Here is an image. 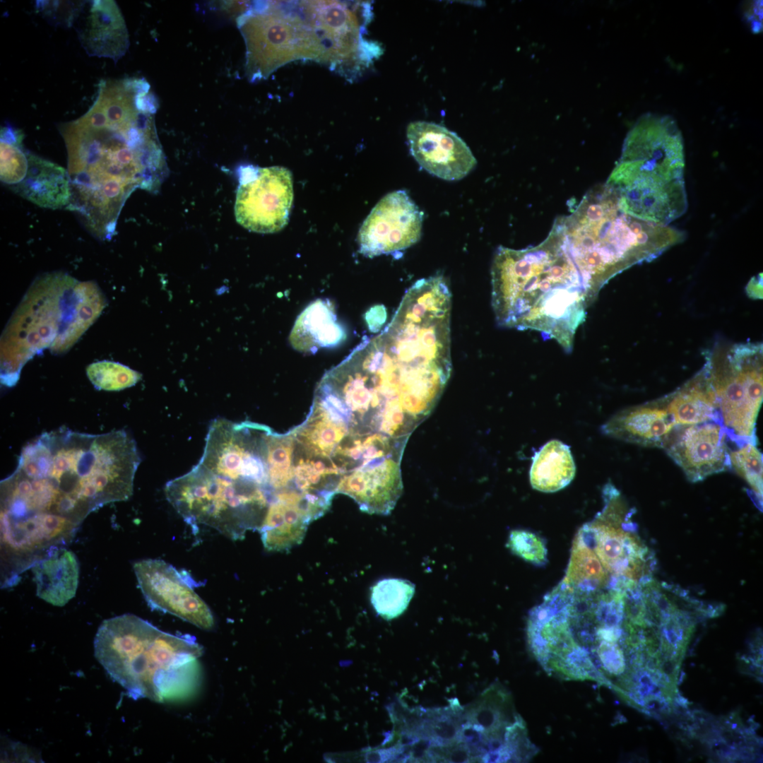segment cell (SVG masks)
I'll return each mask as SVG.
<instances>
[{
    "label": "cell",
    "instance_id": "5",
    "mask_svg": "<svg viewBox=\"0 0 763 763\" xmlns=\"http://www.w3.org/2000/svg\"><path fill=\"white\" fill-rule=\"evenodd\" d=\"M579 272L591 304L613 277L651 261L684 240V232L640 220L624 211L605 183L593 187L553 225Z\"/></svg>",
    "mask_w": 763,
    "mask_h": 763
},
{
    "label": "cell",
    "instance_id": "29",
    "mask_svg": "<svg viewBox=\"0 0 763 763\" xmlns=\"http://www.w3.org/2000/svg\"><path fill=\"white\" fill-rule=\"evenodd\" d=\"M21 134L10 127L1 131V180L13 187L25 177L28 169L27 153L21 148Z\"/></svg>",
    "mask_w": 763,
    "mask_h": 763
},
{
    "label": "cell",
    "instance_id": "34",
    "mask_svg": "<svg viewBox=\"0 0 763 763\" xmlns=\"http://www.w3.org/2000/svg\"><path fill=\"white\" fill-rule=\"evenodd\" d=\"M747 292L750 297H762V273L757 276L753 277L748 283L747 286Z\"/></svg>",
    "mask_w": 763,
    "mask_h": 763
},
{
    "label": "cell",
    "instance_id": "20",
    "mask_svg": "<svg viewBox=\"0 0 763 763\" xmlns=\"http://www.w3.org/2000/svg\"><path fill=\"white\" fill-rule=\"evenodd\" d=\"M678 426L667 408V398L624 408L601 427L605 436L645 447L663 448Z\"/></svg>",
    "mask_w": 763,
    "mask_h": 763
},
{
    "label": "cell",
    "instance_id": "9",
    "mask_svg": "<svg viewBox=\"0 0 763 763\" xmlns=\"http://www.w3.org/2000/svg\"><path fill=\"white\" fill-rule=\"evenodd\" d=\"M78 281L54 272L38 278L4 331L1 343V382L8 386L18 380L25 362L52 345L68 312Z\"/></svg>",
    "mask_w": 763,
    "mask_h": 763
},
{
    "label": "cell",
    "instance_id": "27",
    "mask_svg": "<svg viewBox=\"0 0 763 763\" xmlns=\"http://www.w3.org/2000/svg\"><path fill=\"white\" fill-rule=\"evenodd\" d=\"M575 472L576 467L569 446L553 439L534 454L530 469V482L538 491L557 492L572 482Z\"/></svg>",
    "mask_w": 763,
    "mask_h": 763
},
{
    "label": "cell",
    "instance_id": "12",
    "mask_svg": "<svg viewBox=\"0 0 763 763\" xmlns=\"http://www.w3.org/2000/svg\"><path fill=\"white\" fill-rule=\"evenodd\" d=\"M297 4L309 29L316 61L333 69L350 63L360 68L380 54L377 45L362 38L371 14L367 2H355L350 8V4L338 1Z\"/></svg>",
    "mask_w": 763,
    "mask_h": 763
},
{
    "label": "cell",
    "instance_id": "22",
    "mask_svg": "<svg viewBox=\"0 0 763 763\" xmlns=\"http://www.w3.org/2000/svg\"><path fill=\"white\" fill-rule=\"evenodd\" d=\"M666 398L668 410L677 426L721 421L716 394L704 366Z\"/></svg>",
    "mask_w": 763,
    "mask_h": 763
},
{
    "label": "cell",
    "instance_id": "19",
    "mask_svg": "<svg viewBox=\"0 0 763 763\" xmlns=\"http://www.w3.org/2000/svg\"><path fill=\"white\" fill-rule=\"evenodd\" d=\"M72 26L90 56L117 62L129 48L128 30L114 1H77Z\"/></svg>",
    "mask_w": 763,
    "mask_h": 763
},
{
    "label": "cell",
    "instance_id": "10",
    "mask_svg": "<svg viewBox=\"0 0 763 763\" xmlns=\"http://www.w3.org/2000/svg\"><path fill=\"white\" fill-rule=\"evenodd\" d=\"M762 344L739 343L714 350L704 365L729 441L757 444L756 422L763 399Z\"/></svg>",
    "mask_w": 763,
    "mask_h": 763
},
{
    "label": "cell",
    "instance_id": "24",
    "mask_svg": "<svg viewBox=\"0 0 763 763\" xmlns=\"http://www.w3.org/2000/svg\"><path fill=\"white\" fill-rule=\"evenodd\" d=\"M345 338V332L336 321L333 304L320 299L300 314L289 336L295 350L309 353L319 348L336 346Z\"/></svg>",
    "mask_w": 763,
    "mask_h": 763
},
{
    "label": "cell",
    "instance_id": "23",
    "mask_svg": "<svg viewBox=\"0 0 763 763\" xmlns=\"http://www.w3.org/2000/svg\"><path fill=\"white\" fill-rule=\"evenodd\" d=\"M37 596L45 601L63 606L73 598L79 579V564L75 554L59 549L32 567Z\"/></svg>",
    "mask_w": 763,
    "mask_h": 763
},
{
    "label": "cell",
    "instance_id": "32",
    "mask_svg": "<svg viewBox=\"0 0 763 763\" xmlns=\"http://www.w3.org/2000/svg\"><path fill=\"white\" fill-rule=\"evenodd\" d=\"M507 545L514 555L531 564L543 565L547 562L545 544L541 538L533 532L511 531Z\"/></svg>",
    "mask_w": 763,
    "mask_h": 763
},
{
    "label": "cell",
    "instance_id": "6",
    "mask_svg": "<svg viewBox=\"0 0 763 763\" xmlns=\"http://www.w3.org/2000/svg\"><path fill=\"white\" fill-rule=\"evenodd\" d=\"M95 656L134 699H184L200 682L202 646L189 634L163 632L132 614L104 620L94 639Z\"/></svg>",
    "mask_w": 763,
    "mask_h": 763
},
{
    "label": "cell",
    "instance_id": "2",
    "mask_svg": "<svg viewBox=\"0 0 763 763\" xmlns=\"http://www.w3.org/2000/svg\"><path fill=\"white\" fill-rule=\"evenodd\" d=\"M158 100L143 78L102 80L92 106L61 124L71 196L98 237L114 235L122 208L136 188L156 191L166 168L155 125Z\"/></svg>",
    "mask_w": 763,
    "mask_h": 763
},
{
    "label": "cell",
    "instance_id": "7",
    "mask_svg": "<svg viewBox=\"0 0 763 763\" xmlns=\"http://www.w3.org/2000/svg\"><path fill=\"white\" fill-rule=\"evenodd\" d=\"M684 143L670 116L648 114L627 134L605 184L625 213L669 225L687 208Z\"/></svg>",
    "mask_w": 763,
    "mask_h": 763
},
{
    "label": "cell",
    "instance_id": "28",
    "mask_svg": "<svg viewBox=\"0 0 763 763\" xmlns=\"http://www.w3.org/2000/svg\"><path fill=\"white\" fill-rule=\"evenodd\" d=\"M415 589V585L408 580L384 579L372 587L371 603L379 616L387 620H392L406 610Z\"/></svg>",
    "mask_w": 763,
    "mask_h": 763
},
{
    "label": "cell",
    "instance_id": "1",
    "mask_svg": "<svg viewBox=\"0 0 763 763\" xmlns=\"http://www.w3.org/2000/svg\"><path fill=\"white\" fill-rule=\"evenodd\" d=\"M140 463L124 430L94 434L63 426L27 444L1 481V563L23 573L66 548L91 512L131 496Z\"/></svg>",
    "mask_w": 763,
    "mask_h": 763
},
{
    "label": "cell",
    "instance_id": "4",
    "mask_svg": "<svg viewBox=\"0 0 763 763\" xmlns=\"http://www.w3.org/2000/svg\"><path fill=\"white\" fill-rule=\"evenodd\" d=\"M491 283L492 306L499 326L538 331L572 350L591 303L554 226L536 246L499 247L492 261Z\"/></svg>",
    "mask_w": 763,
    "mask_h": 763
},
{
    "label": "cell",
    "instance_id": "16",
    "mask_svg": "<svg viewBox=\"0 0 763 763\" xmlns=\"http://www.w3.org/2000/svg\"><path fill=\"white\" fill-rule=\"evenodd\" d=\"M423 213L406 191L384 196L372 208L357 235L361 254L368 257L406 249L420 238Z\"/></svg>",
    "mask_w": 763,
    "mask_h": 763
},
{
    "label": "cell",
    "instance_id": "26",
    "mask_svg": "<svg viewBox=\"0 0 763 763\" xmlns=\"http://www.w3.org/2000/svg\"><path fill=\"white\" fill-rule=\"evenodd\" d=\"M105 299L97 285L92 281L78 282L59 334L50 350L53 353L67 351L99 317Z\"/></svg>",
    "mask_w": 763,
    "mask_h": 763
},
{
    "label": "cell",
    "instance_id": "11",
    "mask_svg": "<svg viewBox=\"0 0 763 763\" xmlns=\"http://www.w3.org/2000/svg\"><path fill=\"white\" fill-rule=\"evenodd\" d=\"M290 11L279 6L250 11L237 25L246 46L245 71L251 82L265 79L296 59H312L309 28L295 2Z\"/></svg>",
    "mask_w": 763,
    "mask_h": 763
},
{
    "label": "cell",
    "instance_id": "25",
    "mask_svg": "<svg viewBox=\"0 0 763 763\" xmlns=\"http://www.w3.org/2000/svg\"><path fill=\"white\" fill-rule=\"evenodd\" d=\"M314 518L300 504L278 499L271 504L259 528L264 548L270 551H283L300 543L308 524Z\"/></svg>",
    "mask_w": 763,
    "mask_h": 763
},
{
    "label": "cell",
    "instance_id": "14",
    "mask_svg": "<svg viewBox=\"0 0 763 763\" xmlns=\"http://www.w3.org/2000/svg\"><path fill=\"white\" fill-rule=\"evenodd\" d=\"M292 200V177L288 169L258 168L252 179L242 181L237 188L236 220L249 231L278 232L288 223Z\"/></svg>",
    "mask_w": 763,
    "mask_h": 763
},
{
    "label": "cell",
    "instance_id": "33",
    "mask_svg": "<svg viewBox=\"0 0 763 763\" xmlns=\"http://www.w3.org/2000/svg\"><path fill=\"white\" fill-rule=\"evenodd\" d=\"M386 319L385 307L383 305H376L366 312L365 320L369 329L372 332H376L382 326Z\"/></svg>",
    "mask_w": 763,
    "mask_h": 763
},
{
    "label": "cell",
    "instance_id": "3",
    "mask_svg": "<svg viewBox=\"0 0 763 763\" xmlns=\"http://www.w3.org/2000/svg\"><path fill=\"white\" fill-rule=\"evenodd\" d=\"M451 309L443 276L415 282L386 328L338 364L353 394L379 414L419 426L451 375Z\"/></svg>",
    "mask_w": 763,
    "mask_h": 763
},
{
    "label": "cell",
    "instance_id": "8",
    "mask_svg": "<svg viewBox=\"0 0 763 763\" xmlns=\"http://www.w3.org/2000/svg\"><path fill=\"white\" fill-rule=\"evenodd\" d=\"M166 497L184 521L211 527L230 539L260 528L272 502L270 489L248 478H232L196 464L167 483Z\"/></svg>",
    "mask_w": 763,
    "mask_h": 763
},
{
    "label": "cell",
    "instance_id": "17",
    "mask_svg": "<svg viewBox=\"0 0 763 763\" xmlns=\"http://www.w3.org/2000/svg\"><path fill=\"white\" fill-rule=\"evenodd\" d=\"M726 427L720 420L678 426L663 448L687 479L699 482L731 469Z\"/></svg>",
    "mask_w": 763,
    "mask_h": 763
},
{
    "label": "cell",
    "instance_id": "13",
    "mask_svg": "<svg viewBox=\"0 0 763 763\" xmlns=\"http://www.w3.org/2000/svg\"><path fill=\"white\" fill-rule=\"evenodd\" d=\"M604 507L577 535L593 550L613 576L640 581L647 576L648 549L631 520L632 511L610 483L603 488Z\"/></svg>",
    "mask_w": 763,
    "mask_h": 763
},
{
    "label": "cell",
    "instance_id": "30",
    "mask_svg": "<svg viewBox=\"0 0 763 763\" xmlns=\"http://www.w3.org/2000/svg\"><path fill=\"white\" fill-rule=\"evenodd\" d=\"M87 376L98 389L119 391L135 385L141 374L129 367L112 361L92 363L86 369Z\"/></svg>",
    "mask_w": 763,
    "mask_h": 763
},
{
    "label": "cell",
    "instance_id": "21",
    "mask_svg": "<svg viewBox=\"0 0 763 763\" xmlns=\"http://www.w3.org/2000/svg\"><path fill=\"white\" fill-rule=\"evenodd\" d=\"M25 179L11 187L17 194L43 208H67L71 191L67 170L40 156L27 153Z\"/></svg>",
    "mask_w": 763,
    "mask_h": 763
},
{
    "label": "cell",
    "instance_id": "18",
    "mask_svg": "<svg viewBox=\"0 0 763 763\" xmlns=\"http://www.w3.org/2000/svg\"><path fill=\"white\" fill-rule=\"evenodd\" d=\"M406 136L415 160L439 178L461 179L476 165V159L465 141L442 125L413 122L407 126Z\"/></svg>",
    "mask_w": 763,
    "mask_h": 763
},
{
    "label": "cell",
    "instance_id": "31",
    "mask_svg": "<svg viewBox=\"0 0 763 763\" xmlns=\"http://www.w3.org/2000/svg\"><path fill=\"white\" fill-rule=\"evenodd\" d=\"M729 460L731 468L747 481L762 504V454L757 444L748 442L736 446L730 450Z\"/></svg>",
    "mask_w": 763,
    "mask_h": 763
},
{
    "label": "cell",
    "instance_id": "15",
    "mask_svg": "<svg viewBox=\"0 0 763 763\" xmlns=\"http://www.w3.org/2000/svg\"><path fill=\"white\" fill-rule=\"evenodd\" d=\"M141 591L148 605L170 613L200 629L211 630L214 618L207 604L196 593V582L161 560L145 559L134 564Z\"/></svg>",
    "mask_w": 763,
    "mask_h": 763
}]
</instances>
